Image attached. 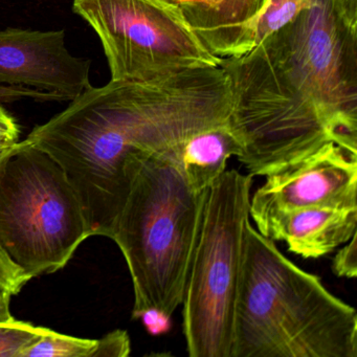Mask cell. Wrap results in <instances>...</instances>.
<instances>
[{"mask_svg":"<svg viewBox=\"0 0 357 357\" xmlns=\"http://www.w3.org/2000/svg\"><path fill=\"white\" fill-rule=\"evenodd\" d=\"M220 68L248 174L266 176L330 142L357 154V0H310Z\"/></svg>","mask_w":357,"mask_h":357,"instance_id":"cell-1","label":"cell"},{"mask_svg":"<svg viewBox=\"0 0 357 357\" xmlns=\"http://www.w3.org/2000/svg\"><path fill=\"white\" fill-rule=\"evenodd\" d=\"M225 70L199 66L147 81L91 86L26 141L63 168L91 236L112 238L128 191L127 162L178 152L196 132L231 121Z\"/></svg>","mask_w":357,"mask_h":357,"instance_id":"cell-2","label":"cell"},{"mask_svg":"<svg viewBox=\"0 0 357 357\" xmlns=\"http://www.w3.org/2000/svg\"><path fill=\"white\" fill-rule=\"evenodd\" d=\"M231 357H357V312L252 225Z\"/></svg>","mask_w":357,"mask_h":357,"instance_id":"cell-3","label":"cell"},{"mask_svg":"<svg viewBox=\"0 0 357 357\" xmlns=\"http://www.w3.org/2000/svg\"><path fill=\"white\" fill-rule=\"evenodd\" d=\"M128 191L112 229L132 280V317L155 310L171 319L183 304L208 191L193 192L179 151L127 162Z\"/></svg>","mask_w":357,"mask_h":357,"instance_id":"cell-4","label":"cell"},{"mask_svg":"<svg viewBox=\"0 0 357 357\" xmlns=\"http://www.w3.org/2000/svg\"><path fill=\"white\" fill-rule=\"evenodd\" d=\"M91 237L63 168L28 141L0 160V248L31 280L66 267Z\"/></svg>","mask_w":357,"mask_h":357,"instance_id":"cell-5","label":"cell"},{"mask_svg":"<svg viewBox=\"0 0 357 357\" xmlns=\"http://www.w3.org/2000/svg\"><path fill=\"white\" fill-rule=\"evenodd\" d=\"M254 176L225 170L208 189L183 300L190 357H231Z\"/></svg>","mask_w":357,"mask_h":357,"instance_id":"cell-6","label":"cell"},{"mask_svg":"<svg viewBox=\"0 0 357 357\" xmlns=\"http://www.w3.org/2000/svg\"><path fill=\"white\" fill-rule=\"evenodd\" d=\"M73 11L99 37L112 81L220 66L171 0H74Z\"/></svg>","mask_w":357,"mask_h":357,"instance_id":"cell-7","label":"cell"},{"mask_svg":"<svg viewBox=\"0 0 357 357\" xmlns=\"http://www.w3.org/2000/svg\"><path fill=\"white\" fill-rule=\"evenodd\" d=\"M265 177L250 196L256 225L296 208H357V154L333 142Z\"/></svg>","mask_w":357,"mask_h":357,"instance_id":"cell-8","label":"cell"},{"mask_svg":"<svg viewBox=\"0 0 357 357\" xmlns=\"http://www.w3.org/2000/svg\"><path fill=\"white\" fill-rule=\"evenodd\" d=\"M91 60L68 51L64 30L0 31V85L57 93L72 101L91 86Z\"/></svg>","mask_w":357,"mask_h":357,"instance_id":"cell-9","label":"cell"},{"mask_svg":"<svg viewBox=\"0 0 357 357\" xmlns=\"http://www.w3.org/2000/svg\"><path fill=\"white\" fill-rule=\"evenodd\" d=\"M192 32L219 59L238 57L255 45L259 18L269 0H171Z\"/></svg>","mask_w":357,"mask_h":357,"instance_id":"cell-10","label":"cell"},{"mask_svg":"<svg viewBox=\"0 0 357 357\" xmlns=\"http://www.w3.org/2000/svg\"><path fill=\"white\" fill-rule=\"evenodd\" d=\"M257 229L273 241L285 242L301 258L319 259L356 235L357 208H296L269 217Z\"/></svg>","mask_w":357,"mask_h":357,"instance_id":"cell-11","label":"cell"},{"mask_svg":"<svg viewBox=\"0 0 357 357\" xmlns=\"http://www.w3.org/2000/svg\"><path fill=\"white\" fill-rule=\"evenodd\" d=\"M242 152L243 142L229 121L190 137L181 145L179 168L192 191H206L227 170L229 158Z\"/></svg>","mask_w":357,"mask_h":357,"instance_id":"cell-12","label":"cell"},{"mask_svg":"<svg viewBox=\"0 0 357 357\" xmlns=\"http://www.w3.org/2000/svg\"><path fill=\"white\" fill-rule=\"evenodd\" d=\"M97 340L74 337L47 329L22 357H91Z\"/></svg>","mask_w":357,"mask_h":357,"instance_id":"cell-13","label":"cell"},{"mask_svg":"<svg viewBox=\"0 0 357 357\" xmlns=\"http://www.w3.org/2000/svg\"><path fill=\"white\" fill-rule=\"evenodd\" d=\"M47 331V328L15 319L0 323V357H22Z\"/></svg>","mask_w":357,"mask_h":357,"instance_id":"cell-14","label":"cell"},{"mask_svg":"<svg viewBox=\"0 0 357 357\" xmlns=\"http://www.w3.org/2000/svg\"><path fill=\"white\" fill-rule=\"evenodd\" d=\"M309 3L310 0H269L257 24L254 47L289 24Z\"/></svg>","mask_w":357,"mask_h":357,"instance_id":"cell-15","label":"cell"},{"mask_svg":"<svg viewBox=\"0 0 357 357\" xmlns=\"http://www.w3.org/2000/svg\"><path fill=\"white\" fill-rule=\"evenodd\" d=\"M131 342L125 330H114L97 340L91 357H127L130 355Z\"/></svg>","mask_w":357,"mask_h":357,"instance_id":"cell-16","label":"cell"},{"mask_svg":"<svg viewBox=\"0 0 357 357\" xmlns=\"http://www.w3.org/2000/svg\"><path fill=\"white\" fill-rule=\"evenodd\" d=\"M30 280L0 248V288L9 292L12 296H16Z\"/></svg>","mask_w":357,"mask_h":357,"instance_id":"cell-17","label":"cell"},{"mask_svg":"<svg viewBox=\"0 0 357 357\" xmlns=\"http://www.w3.org/2000/svg\"><path fill=\"white\" fill-rule=\"evenodd\" d=\"M22 99H34L40 102H64L68 101L63 96L57 93H47L38 89H29L24 86H8L0 85V104L13 103Z\"/></svg>","mask_w":357,"mask_h":357,"instance_id":"cell-18","label":"cell"},{"mask_svg":"<svg viewBox=\"0 0 357 357\" xmlns=\"http://www.w3.org/2000/svg\"><path fill=\"white\" fill-rule=\"evenodd\" d=\"M334 275L354 279L357 275V235L353 236L344 248L336 252L332 261Z\"/></svg>","mask_w":357,"mask_h":357,"instance_id":"cell-19","label":"cell"},{"mask_svg":"<svg viewBox=\"0 0 357 357\" xmlns=\"http://www.w3.org/2000/svg\"><path fill=\"white\" fill-rule=\"evenodd\" d=\"M20 127L15 119L0 104V160L20 143Z\"/></svg>","mask_w":357,"mask_h":357,"instance_id":"cell-20","label":"cell"},{"mask_svg":"<svg viewBox=\"0 0 357 357\" xmlns=\"http://www.w3.org/2000/svg\"><path fill=\"white\" fill-rule=\"evenodd\" d=\"M11 298L12 296L9 292L0 288V323H6V321L14 319L11 309H10Z\"/></svg>","mask_w":357,"mask_h":357,"instance_id":"cell-21","label":"cell"}]
</instances>
